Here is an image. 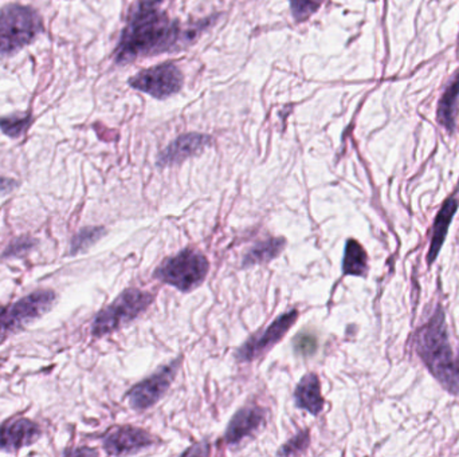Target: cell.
Wrapping results in <instances>:
<instances>
[{
  "label": "cell",
  "mask_w": 459,
  "mask_h": 457,
  "mask_svg": "<svg viewBox=\"0 0 459 457\" xmlns=\"http://www.w3.org/2000/svg\"><path fill=\"white\" fill-rule=\"evenodd\" d=\"M165 0H139L129 14L128 25L116 49V62L126 63L142 55L176 50L197 31L187 33L173 22L162 6Z\"/></svg>",
  "instance_id": "1"
},
{
  "label": "cell",
  "mask_w": 459,
  "mask_h": 457,
  "mask_svg": "<svg viewBox=\"0 0 459 457\" xmlns=\"http://www.w3.org/2000/svg\"><path fill=\"white\" fill-rule=\"evenodd\" d=\"M415 342L416 353L430 373L451 395H459V358L451 348L442 306L416 333Z\"/></svg>",
  "instance_id": "2"
},
{
  "label": "cell",
  "mask_w": 459,
  "mask_h": 457,
  "mask_svg": "<svg viewBox=\"0 0 459 457\" xmlns=\"http://www.w3.org/2000/svg\"><path fill=\"white\" fill-rule=\"evenodd\" d=\"M44 33V23L31 7L12 4L0 12V57L20 52Z\"/></svg>",
  "instance_id": "3"
},
{
  "label": "cell",
  "mask_w": 459,
  "mask_h": 457,
  "mask_svg": "<svg viewBox=\"0 0 459 457\" xmlns=\"http://www.w3.org/2000/svg\"><path fill=\"white\" fill-rule=\"evenodd\" d=\"M153 302L152 294L137 289H128L118 295L115 302L100 311L92 325L94 337H104L125 326L147 310Z\"/></svg>",
  "instance_id": "4"
},
{
  "label": "cell",
  "mask_w": 459,
  "mask_h": 457,
  "mask_svg": "<svg viewBox=\"0 0 459 457\" xmlns=\"http://www.w3.org/2000/svg\"><path fill=\"white\" fill-rule=\"evenodd\" d=\"M208 267V261L202 253L184 250L173 258L165 259L157 267L155 277L181 292H189L202 285L207 277Z\"/></svg>",
  "instance_id": "5"
},
{
  "label": "cell",
  "mask_w": 459,
  "mask_h": 457,
  "mask_svg": "<svg viewBox=\"0 0 459 457\" xmlns=\"http://www.w3.org/2000/svg\"><path fill=\"white\" fill-rule=\"evenodd\" d=\"M57 302L52 290H38L0 310V340L20 332L31 322L44 317Z\"/></svg>",
  "instance_id": "6"
},
{
  "label": "cell",
  "mask_w": 459,
  "mask_h": 457,
  "mask_svg": "<svg viewBox=\"0 0 459 457\" xmlns=\"http://www.w3.org/2000/svg\"><path fill=\"white\" fill-rule=\"evenodd\" d=\"M131 86L155 99H167L183 86V74L173 63H163L140 71L129 81Z\"/></svg>",
  "instance_id": "7"
},
{
  "label": "cell",
  "mask_w": 459,
  "mask_h": 457,
  "mask_svg": "<svg viewBox=\"0 0 459 457\" xmlns=\"http://www.w3.org/2000/svg\"><path fill=\"white\" fill-rule=\"evenodd\" d=\"M179 361L165 365L157 373L137 384L128 393L129 403L136 411H144L155 405L165 395L178 373Z\"/></svg>",
  "instance_id": "8"
},
{
  "label": "cell",
  "mask_w": 459,
  "mask_h": 457,
  "mask_svg": "<svg viewBox=\"0 0 459 457\" xmlns=\"http://www.w3.org/2000/svg\"><path fill=\"white\" fill-rule=\"evenodd\" d=\"M297 318V310H290L289 313L282 314L265 332L254 335L245 345H242L239 350L237 351V357L241 361L246 362L253 361V359L262 356L263 353L270 350L276 343H278L284 335H286V333L295 324Z\"/></svg>",
  "instance_id": "9"
},
{
  "label": "cell",
  "mask_w": 459,
  "mask_h": 457,
  "mask_svg": "<svg viewBox=\"0 0 459 457\" xmlns=\"http://www.w3.org/2000/svg\"><path fill=\"white\" fill-rule=\"evenodd\" d=\"M42 429L28 419L10 420L0 425V451H18L39 440Z\"/></svg>",
  "instance_id": "10"
},
{
  "label": "cell",
  "mask_w": 459,
  "mask_h": 457,
  "mask_svg": "<svg viewBox=\"0 0 459 457\" xmlns=\"http://www.w3.org/2000/svg\"><path fill=\"white\" fill-rule=\"evenodd\" d=\"M152 444L153 438L150 437L149 433L134 427L117 428L108 433L104 438L105 451L115 456L136 453Z\"/></svg>",
  "instance_id": "11"
},
{
  "label": "cell",
  "mask_w": 459,
  "mask_h": 457,
  "mask_svg": "<svg viewBox=\"0 0 459 457\" xmlns=\"http://www.w3.org/2000/svg\"><path fill=\"white\" fill-rule=\"evenodd\" d=\"M265 422V411L260 406H246L237 412L236 416L227 427L224 440L227 444L236 445L245 438L252 436Z\"/></svg>",
  "instance_id": "12"
},
{
  "label": "cell",
  "mask_w": 459,
  "mask_h": 457,
  "mask_svg": "<svg viewBox=\"0 0 459 457\" xmlns=\"http://www.w3.org/2000/svg\"><path fill=\"white\" fill-rule=\"evenodd\" d=\"M211 144V139L205 134L189 133L176 139L162 155L159 156L160 166L173 165L179 164L191 156L197 155L202 152L205 148Z\"/></svg>",
  "instance_id": "13"
},
{
  "label": "cell",
  "mask_w": 459,
  "mask_h": 457,
  "mask_svg": "<svg viewBox=\"0 0 459 457\" xmlns=\"http://www.w3.org/2000/svg\"><path fill=\"white\" fill-rule=\"evenodd\" d=\"M459 112V68L451 76L442 97L438 102L437 121L448 134L456 129V118Z\"/></svg>",
  "instance_id": "14"
},
{
  "label": "cell",
  "mask_w": 459,
  "mask_h": 457,
  "mask_svg": "<svg viewBox=\"0 0 459 457\" xmlns=\"http://www.w3.org/2000/svg\"><path fill=\"white\" fill-rule=\"evenodd\" d=\"M458 207L459 202L455 197H448L443 203L442 208H440L439 213H438L437 219H435L434 227H432L431 245H430L429 253H427V263H429V266H431L435 259L438 258V253H439L446 237H447L448 227H450Z\"/></svg>",
  "instance_id": "15"
},
{
  "label": "cell",
  "mask_w": 459,
  "mask_h": 457,
  "mask_svg": "<svg viewBox=\"0 0 459 457\" xmlns=\"http://www.w3.org/2000/svg\"><path fill=\"white\" fill-rule=\"evenodd\" d=\"M295 405L305 409L312 414H318L324 408V398L321 396L320 380L318 374L310 373L302 377L300 384L295 388Z\"/></svg>",
  "instance_id": "16"
},
{
  "label": "cell",
  "mask_w": 459,
  "mask_h": 457,
  "mask_svg": "<svg viewBox=\"0 0 459 457\" xmlns=\"http://www.w3.org/2000/svg\"><path fill=\"white\" fill-rule=\"evenodd\" d=\"M342 272L345 276L366 277L368 272V256L360 243L350 239L345 245Z\"/></svg>",
  "instance_id": "17"
},
{
  "label": "cell",
  "mask_w": 459,
  "mask_h": 457,
  "mask_svg": "<svg viewBox=\"0 0 459 457\" xmlns=\"http://www.w3.org/2000/svg\"><path fill=\"white\" fill-rule=\"evenodd\" d=\"M285 245H286V240L284 237H273V239L258 243L245 255L244 267L270 261L271 259L277 258L281 253Z\"/></svg>",
  "instance_id": "18"
},
{
  "label": "cell",
  "mask_w": 459,
  "mask_h": 457,
  "mask_svg": "<svg viewBox=\"0 0 459 457\" xmlns=\"http://www.w3.org/2000/svg\"><path fill=\"white\" fill-rule=\"evenodd\" d=\"M31 123H33V116L30 113H17V115L0 118V129L7 136L18 139L28 131Z\"/></svg>",
  "instance_id": "19"
},
{
  "label": "cell",
  "mask_w": 459,
  "mask_h": 457,
  "mask_svg": "<svg viewBox=\"0 0 459 457\" xmlns=\"http://www.w3.org/2000/svg\"><path fill=\"white\" fill-rule=\"evenodd\" d=\"M105 229L102 227H88V228L81 229L76 237L71 240L70 253H81V251L88 250L94 243L99 242L104 237Z\"/></svg>",
  "instance_id": "20"
},
{
  "label": "cell",
  "mask_w": 459,
  "mask_h": 457,
  "mask_svg": "<svg viewBox=\"0 0 459 457\" xmlns=\"http://www.w3.org/2000/svg\"><path fill=\"white\" fill-rule=\"evenodd\" d=\"M323 4L324 0H290L293 15L298 22L308 20Z\"/></svg>",
  "instance_id": "21"
},
{
  "label": "cell",
  "mask_w": 459,
  "mask_h": 457,
  "mask_svg": "<svg viewBox=\"0 0 459 457\" xmlns=\"http://www.w3.org/2000/svg\"><path fill=\"white\" fill-rule=\"evenodd\" d=\"M318 338L313 334L302 333L295 338L294 350L295 353L302 357L313 356L318 351Z\"/></svg>",
  "instance_id": "22"
},
{
  "label": "cell",
  "mask_w": 459,
  "mask_h": 457,
  "mask_svg": "<svg viewBox=\"0 0 459 457\" xmlns=\"http://www.w3.org/2000/svg\"><path fill=\"white\" fill-rule=\"evenodd\" d=\"M308 444H310V433H298V435L294 436V437H293L289 443L285 444V445L282 446V449L278 452V454H286V456H289V454L301 453V452L305 451Z\"/></svg>",
  "instance_id": "23"
},
{
  "label": "cell",
  "mask_w": 459,
  "mask_h": 457,
  "mask_svg": "<svg viewBox=\"0 0 459 457\" xmlns=\"http://www.w3.org/2000/svg\"><path fill=\"white\" fill-rule=\"evenodd\" d=\"M31 240L28 239H22L18 240V242L12 243V245H10L9 248H7L6 256H17L20 255V253H23V251H28L31 247H33V245H31Z\"/></svg>",
  "instance_id": "24"
},
{
  "label": "cell",
  "mask_w": 459,
  "mask_h": 457,
  "mask_svg": "<svg viewBox=\"0 0 459 457\" xmlns=\"http://www.w3.org/2000/svg\"><path fill=\"white\" fill-rule=\"evenodd\" d=\"M18 186H20V184H18L17 180L0 176V196L10 194V192L17 189Z\"/></svg>",
  "instance_id": "25"
}]
</instances>
